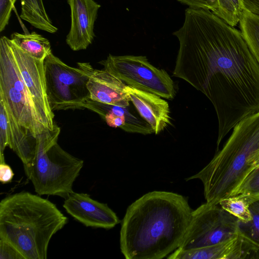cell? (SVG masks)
<instances>
[{"label":"cell","instance_id":"4","mask_svg":"<svg viewBox=\"0 0 259 259\" xmlns=\"http://www.w3.org/2000/svg\"><path fill=\"white\" fill-rule=\"evenodd\" d=\"M258 153L259 111L237 123L223 148L203 168L186 181L200 180L206 202L219 204L232 196L254 168Z\"/></svg>","mask_w":259,"mask_h":259},{"label":"cell","instance_id":"2","mask_svg":"<svg viewBox=\"0 0 259 259\" xmlns=\"http://www.w3.org/2000/svg\"><path fill=\"white\" fill-rule=\"evenodd\" d=\"M192 210L188 199L153 191L132 203L121 222L120 248L126 259H161L179 248Z\"/></svg>","mask_w":259,"mask_h":259},{"label":"cell","instance_id":"14","mask_svg":"<svg viewBox=\"0 0 259 259\" xmlns=\"http://www.w3.org/2000/svg\"><path fill=\"white\" fill-rule=\"evenodd\" d=\"M254 252L251 246L238 234L225 241L189 250L176 249L168 259H239L252 258Z\"/></svg>","mask_w":259,"mask_h":259},{"label":"cell","instance_id":"9","mask_svg":"<svg viewBox=\"0 0 259 259\" xmlns=\"http://www.w3.org/2000/svg\"><path fill=\"white\" fill-rule=\"evenodd\" d=\"M238 233L236 217L219 204L206 202L192 210L189 225L178 248L189 250L212 245Z\"/></svg>","mask_w":259,"mask_h":259},{"label":"cell","instance_id":"15","mask_svg":"<svg viewBox=\"0 0 259 259\" xmlns=\"http://www.w3.org/2000/svg\"><path fill=\"white\" fill-rule=\"evenodd\" d=\"M127 91L134 107L155 134H159L170 124L169 104L163 98L128 85Z\"/></svg>","mask_w":259,"mask_h":259},{"label":"cell","instance_id":"19","mask_svg":"<svg viewBox=\"0 0 259 259\" xmlns=\"http://www.w3.org/2000/svg\"><path fill=\"white\" fill-rule=\"evenodd\" d=\"M21 5L20 18L33 27L51 33L58 28L48 15L42 0H20Z\"/></svg>","mask_w":259,"mask_h":259},{"label":"cell","instance_id":"5","mask_svg":"<svg viewBox=\"0 0 259 259\" xmlns=\"http://www.w3.org/2000/svg\"><path fill=\"white\" fill-rule=\"evenodd\" d=\"M60 128L55 124L36 137L34 160L23 164L25 175L39 195L66 198L74 192L73 185L83 166V161L63 149L57 143Z\"/></svg>","mask_w":259,"mask_h":259},{"label":"cell","instance_id":"23","mask_svg":"<svg viewBox=\"0 0 259 259\" xmlns=\"http://www.w3.org/2000/svg\"><path fill=\"white\" fill-rule=\"evenodd\" d=\"M218 9L214 14L229 25L239 22L244 10L241 0H217Z\"/></svg>","mask_w":259,"mask_h":259},{"label":"cell","instance_id":"10","mask_svg":"<svg viewBox=\"0 0 259 259\" xmlns=\"http://www.w3.org/2000/svg\"><path fill=\"white\" fill-rule=\"evenodd\" d=\"M10 45L23 82L33 99L43 125L48 130L53 129L54 113L48 100L44 61L31 57L11 39Z\"/></svg>","mask_w":259,"mask_h":259},{"label":"cell","instance_id":"21","mask_svg":"<svg viewBox=\"0 0 259 259\" xmlns=\"http://www.w3.org/2000/svg\"><path fill=\"white\" fill-rule=\"evenodd\" d=\"M259 197L248 195H236L222 199L220 205L239 220L247 222L252 219L249 205Z\"/></svg>","mask_w":259,"mask_h":259},{"label":"cell","instance_id":"25","mask_svg":"<svg viewBox=\"0 0 259 259\" xmlns=\"http://www.w3.org/2000/svg\"><path fill=\"white\" fill-rule=\"evenodd\" d=\"M9 144V120L7 111L3 101L0 99V156Z\"/></svg>","mask_w":259,"mask_h":259},{"label":"cell","instance_id":"16","mask_svg":"<svg viewBox=\"0 0 259 259\" xmlns=\"http://www.w3.org/2000/svg\"><path fill=\"white\" fill-rule=\"evenodd\" d=\"M92 100L122 107L130 105L127 87L122 80L103 69H94L87 83Z\"/></svg>","mask_w":259,"mask_h":259},{"label":"cell","instance_id":"13","mask_svg":"<svg viewBox=\"0 0 259 259\" xmlns=\"http://www.w3.org/2000/svg\"><path fill=\"white\" fill-rule=\"evenodd\" d=\"M84 109L87 108L97 113L104 119L110 127L120 128L131 133L144 135L154 133L151 126L139 115L131 108L105 104L87 100L82 105Z\"/></svg>","mask_w":259,"mask_h":259},{"label":"cell","instance_id":"18","mask_svg":"<svg viewBox=\"0 0 259 259\" xmlns=\"http://www.w3.org/2000/svg\"><path fill=\"white\" fill-rule=\"evenodd\" d=\"M10 39L26 54L35 59L44 61L52 53L49 40L35 32L22 34L14 32Z\"/></svg>","mask_w":259,"mask_h":259},{"label":"cell","instance_id":"12","mask_svg":"<svg viewBox=\"0 0 259 259\" xmlns=\"http://www.w3.org/2000/svg\"><path fill=\"white\" fill-rule=\"evenodd\" d=\"M71 26L66 42L74 51L86 49L95 36L94 25L101 6L94 0H67Z\"/></svg>","mask_w":259,"mask_h":259},{"label":"cell","instance_id":"8","mask_svg":"<svg viewBox=\"0 0 259 259\" xmlns=\"http://www.w3.org/2000/svg\"><path fill=\"white\" fill-rule=\"evenodd\" d=\"M126 85L172 100L176 95L175 84L167 72L152 65L146 56L109 54L98 62Z\"/></svg>","mask_w":259,"mask_h":259},{"label":"cell","instance_id":"26","mask_svg":"<svg viewBox=\"0 0 259 259\" xmlns=\"http://www.w3.org/2000/svg\"><path fill=\"white\" fill-rule=\"evenodd\" d=\"M17 0H0V31L8 24L11 12Z\"/></svg>","mask_w":259,"mask_h":259},{"label":"cell","instance_id":"6","mask_svg":"<svg viewBox=\"0 0 259 259\" xmlns=\"http://www.w3.org/2000/svg\"><path fill=\"white\" fill-rule=\"evenodd\" d=\"M0 99L17 122L36 137L47 129L27 90L16 62L10 39H0Z\"/></svg>","mask_w":259,"mask_h":259},{"label":"cell","instance_id":"3","mask_svg":"<svg viewBox=\"0 0 259 259\" xmlns=\"http://www.w3.org/2000/svg\"><path fill=\"white\" fill-rule=\"evenodd\" d=\"M68 218L50 200L21 192L0 202V239L14 246L25 259H46L51 239Z\"/></svg>","mask_w":259,"mask_h":259},{"label":"cell","instance_id":"11","mask_svg":"<svg viewBox=\"0 0 259 259\" xmlns=\"http://www.w3.org/2000/svg\"><path fill=\"white\" fill-rule=\"evenodd\" d=\"M63 206L68 214L86 227L111 229L120 222L106 203L94 200L86 193H72L65 198Z\"/></svg>","mask_w":259,"mask_h":259},{"label":"cell","instance_id":"27","mask_svg":"<svg viewBox=\"0 0 259 259\" xmlns=\"http://www.w3.org/2000/svg\"><path fill=\"white\" fill-rule=\"evenodd\" d=\"M0 259H25L20 252L9 242L0 239Z\"/></svg>","mask_w":259,"mask_h":259},{"label":"cell","instance_id":"31","mask_svg":"<svg viewBox=\"0 0 259 259\" xmlns=\"http://www.w3.org/2000/svg\"><path fill=\"white\" fill-rule=\"evenodd\" d=\"M253 164H254V167L256 166H259V153H258V154L255 158Z\"/></svg>","mask_w":259,"mask_h":259},{"label":"cell","instance_id":"30","mask_svg":"<svg viewBox=\"0 0 259 259\" xmlns=\"http://www.w3.org/2000/svg\"><path fill=\"white\" fill-rule=\"evenodd\" d=\"M244 9L259 16V0H241Z\"/></svg>","mask_w":259,"mask_h":259},{"label":"cell","instance_id":"20","mask_svg":"<svg viewBox=\"0 0 259 259\" xmlns=\"http://www.w3.org/2000/svg\"><path fill=\"white\" fill-rule=\"evenodd\" d=\"M239 24L243 37L259 64V16L244 9Z\"/></svg>","mask_w":259,"mask_h":259},{"label":"cell","instance_id":"1","mask_svg":"<svg viewBox=\"0 0 259 259\" xmlns=\"http://www.w3.org/2000/svg\"><path fill=\"white\" fill-rule=\"evenodd\" d=\"M173 34L179 49L172 76L202 93L218 120L217 151L240 120L259 111V64L241 31L211 11L189 8Z\"/></svg>","mask_w":259,"mask_h":259},{"label":"cell","instance_id":"17","mask_svg":"<svg viewBox=\"0 0 259 259\" xmlns=\"http://www.w3.org/2000/svg\"><path fill=\"white\" fill-rule=\"evenodd\" d=\"M6 109L9 120V147L15 152L23 164L30 163L36 156V137L28 130L19 125L11 113L7 108Z\"/></svg>","mask_w":259,"mask_h":259},{"label":"cell","instance_id":"29","mask_svg":"<svg viewBox=\"0 0 259 259\" xmlns=\"http://www.w3.org/2000/svg\"><path fill=\"white\" fill-rule=\"evenodd\" d=\"M14 173L11 166L4 161H0V181L2 184L12 182Z\"/></svg>","mask_w":259,"mask_h":259},{"label":"cell","instance_id":"24","mask_svg":"<svg viewBox=\"0 0 259 259\" xmlns=\"http://www.w3.org/2000/svg\"><path fill=\"white\" fill-rule=\"evenodd\" d=\"M236 195H248L259 197V166L255 167L247 175L232 196Z\"/></svg>","mask_w":259,"mask_h":259},{"label":"cell","instance_id":"22","mask_svg":"<svg viewBox=\"0 0 259 259\" xmlns=\"http://www.w3.org/2000/svg\"><path fill=\"white\" fill-rule=\"evenodd\" d=\"M252 219L247 222L238 219L239 234L259 253V199L249 205Z\"/></svg>","mask_w":259,"mask_h":259},{"label":"cell","instance_id":"7","mask_svg":"<svg viewBox=\"0 0 259 259\" xmlns=\"http://www.w3.org/2000/svg\"><path fill=\"white\" fill-rule=\"evenodd\" d=\"M68 66L52 53L44 61L46 93L51 110L83 109L82 105L90 99L87 87L94 69L90 63Z\"/></svg>","mask_w":259,"mask_h":259},{"label":"cell","instance_id":"28","mask_svg":"<svg viewBox=\"0 0 259 259\" xmlns=\"http://www.w3.org/2000/svg\"><path fill=\"white\" fill-rule=\"evenodd\" d=\"M191 8L208 10L215 13L218 9L217 0H177Z\"/></svg>","mask_w":259,"mask_h":259}]
</instances>
